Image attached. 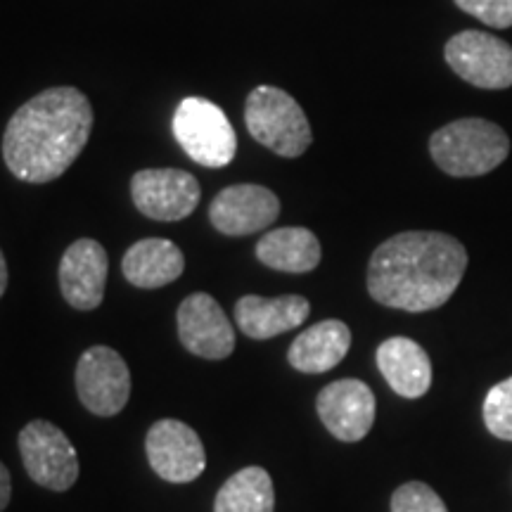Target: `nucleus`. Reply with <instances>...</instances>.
Returning <instances> with one entry per match:
<instances>
[{"label":"nucleus","instance_id":"obj_4","mask_svg":"<svg viewBox=\"0 0 512 512\" xmlns=\"http://www.w3.org/2000/svg\"><path fill=\"white\" fill-rule=\"evenodd\" d=\"M245 124L249 136L280 157H302L313 140L299 102L275 86H259L249 93Z\"/></svg>","mask_w":512,"mask_h":512},{"label":"nucleus","instance_id":"obj_3","mask_svg":"<svg viewBox=\"0 0 512 512\" xmlns=\"http://www.w3.org/2000/svg\"><path fill=\"white\" fill-rule=\"evenodd\" d=\"M430 155L448 176H484L510 155V138L486 119H458L434 131Z\"/></svg>","mask_w":512,"mask_h":512},{"label":"nucleus","instance_id":"obj_13","mask_svg":"<svg viewBox=\"0 0 512 512\" xmlns=\"http://www.w3.org/2000/svg\"><path fill=\"white\" fill-rule=\"evenodd\" d=\"M316 408L323 425L339 441H361L373 430L375 396L361 380H337L320 389Z\"/></svg>","mask_w":512,"mask_h":512},{"label":"nucleus","instance_id":"obj_1","mask_svg":"<svg viewBox=\"0 0 512 512\" xmlns=\"http://www.w3.org/2000/svg\"><path fill=\"white\" fill-rule=\"evenodd\" d=\"M467 268L463 242L437 230H408L370 256L368 292L377 304L411 313L444 306Z\"/></svg>","mask_w":512,"mask_h":512},{"label":"nucleus","instance_id":"obj_10","mask_svg":"<svg viewBox=\"0 0 512 512\" xmlns=\"http://www.w3.org/2000/svg\"><path fill=\"white\" fill-rule=\"evenodd\" d=\"M131 197L147 219L183 221L200 204V183L181 169H145L131 178Z\"/></svg>","mask_w":512,"mask_h":512},{"label":"nucleus","instance_id":"obj_9","mask_svg":"<svg viewBox=\"0 0 512 512\" xmlns=\"http://www.w3.org/2000/svg\"><path fill=\"white\" fill-rule=\"evenodd\" d=\"M147 460L164 482H195L207 467L202 439L181 420H157L145 439Z\"/></svg>","mask_w":512,"mask_h":512},{"label":"nucleus","instance_id":"obj_22","mask_svg":"<svg viewBox=\"0 0 512 512\" xmlns=\"http://www.w3.org/2000/svg\"><path fill=\"white\" fill-rule=\"evenodd\" d=\"M392 512H448L446 503L432 486L408 482L399 486L392 496Z\"/></svg>","mask_w":512,"mask_h":512},{"label":"nucleus","instance_id":"obj_7","mask_svg":"<svg viewBox=\"0 0 512 512\" xmlns=\"http://www.w3.org/2000/svg\"><path fill=\"white\" fill-rule=\"evenodd\" d=\"M446 62L460 79L486 91L512 86V48L484 31H460L446 43Z\"/></svg>","mask_w":512,"mask_h":512},{"label":"nucleus","instance_id":"obj_25","mask_svg":"<svg viewBox=\"0 0 512 512\" xmlns=\"http://www.w3.org/2000/svg\"><path fill=\"white\" fill-rule=\"evenodd\" d=\"M5 287H8V264H5L3 249H0V297L5 294Z\"/></svg>","mask_w":512,"mask_h":512},{"label":"nucleus","instance_id":"obj_8","mask_svg":"<svg viewBox=\"0 0 512 512\" xmlns=\"http://www.w3.org/2000/svg\"><path fill=\"white\" fill-rule=\"evenodd\" d=\"M76 392L83 406L100 418H112L126 408L131 396V373L119 351L91 347L76 366Z\"/></svg>","mask_w":512,"mask_h":512},{"label":"nucleus","instance_id":"obj_12","mask_svg":"<svg viewBox=\"0 0 512 512\" xmlns=\"http://www.w3.org/2000/svg\"><path fill=\"white\" fill-rule=\"evenodd\" d=\"M280 216V200L264 185H230L214 197L209 207V221L219 233L252 235L273 226Z\"/></svg>","mask_w":512,"mask_h":512},{"label":"nucleus","instance_id":"obj_16","mask_svg":"<svg viewBox=\"0 0 512 512\" xmlns=\"http://www.w3.org/2000/svg\"><path fill=\"white\" fill-rule=\"evenodd\" d=\"M311 313L309 299L299 294H283V297H256L247 294L235 304V320L240 330L252 339H271L287 330L299 328Z\"/></svg>","mask_w":512,"mask_h":512},{"label":"nucleus","instance_id":"obj_6","mask_svg":"<svg viewBox=\"0 0 512 512\" xmlns=\"http://www.w3.org/2000/svg\"><path fill=\"white\" fill-rule=\"evenodd\" d=\"M19 456L36 484L50 491L72 489L79 479V456L67 434L48 420H34L19 432Z\"/></svg>","mask_w":512,"mask_h":512},{"label":"nucleus","instance_id":"obj_17","mask_svg":"<svg viewBox=\"0 0 512 512\" xmlns=\"http://www.w3.org/2000/svg\"><path fill=\"white\" fill-rule=\"evenodd\" d=\"M351 347V330L342 320H320L292 342L287 361L299 373H328L342 363Z\"/></svg>","mask_w":512,"mask_h":512},{"label":"nucleus","instance_id":"obj_2","mask_svg":"<svg viewBox=\"0 0 512 512\" xmlns=\"http://www.w3.org/2000/svg\"><path fill=\"white\" fill-rule=\"evenodd\" d=\"M91 128L93 107L79 88H48L12 114L3 136V159L19 181L50 183L76 162Z\"/></svg>","mask_w":512,"mask_h":512},{"label":"nucleus","instance_id":"obj_15","mask_svg":"<svg viewBox=\"0 0 512 512\" xmlns=\"http://www.w3.org/2000/svg\"><path fill=\"white\" fill-rule=\"evenodd\" d=\"M377 368L389 387L403 399H420L432 387L427 351L408 337H389L377 349Z\"/></svg>","mask_w":512,"mask_h":512},{"label":"nucleus","instance_id":"obj_14","mask_svg":"<svg viewBox=\"0 0 512 512\" xmlns=\"http://www.w3.org/2000/svg\"><path fill=\"white\" fill-rule=\"evenodd\" d=\"M110 259L98 240L83 238L67 247L60 261V290L69 306L93 311L102 304Z\"/></svg>","mask_w":512,"mask_h":512},{"label":"nucleus","instance_id":"obj_18","mask_svg":"<svg viewBox=\"0 0 512 512\" xmlns=\"http://www.w3.org/2000/svg\"><path fill=\"white\" fill-rule=\"evenodd\" d=\"M121 271L131 285L155 290L178 280L185 271V256L171 240L145 238L128 247Z\"/></svg>","mask_w":512,"mask_h":512},{"label":"nucleus","instance_id":"obj_5","mask_svg":"<svg viewBox=\"0 0 512 512\" xmlns=\"http://www.w3.org/2000/svg\"><path fill=\"white\" fill-rule=\"evenodd\" d=\"M174 136L192 162L207 169H223L235 159L238 136L226 112L204 98H185L176 107Z\"/></svg>","mask_w":512,"mask_h":512},{"label":"nucleus","instance_id":"obj_11","mask_svg":"<svg viewBox=\"0 0 512 512\" xmlns=\"http://www.w3.org/2000/svg\"><path fill=\"white\" fill-rule=\"evenodd\" d=\"M178 337L190 354L209 361H221L235 349L233 325L207 292L190 294L178 306Z\"/></svg>","mask_w":512,"mask_h":512},{"label":"nucleus","instance_id":"obj_24","mask_svg":"<svg viewBox=\"0 0 512 512\" xmlns=\"http://www.w3.org/2000/svg\"><path fill=\"white\" fill-rule=\"evenodd\" d=\"M10 498H12V479H10L8 467L0 463V512L8 508Z\"/></svg>","mask_w":512,"mask_h":512},{"label":"nucleus","instance_id":"obj_19","mask_svg":"<svg viewBox=\"0 0 512 512\" xmlns=\"http://www.w3.org/2000/svg\"><path fill=\"white\" fill-rule=\"evenodd\" d=\"M320 242L309 228L268 230L256 245V259L283 273H309L320 264Z\"/></svg>","mask_w":512,"mask_h":512},{"label":"nucleus","instance_id":"obj_20","mask_svg":"<svg viewBox=\"0 0 512 512\" xmlns=\"http://www.w3.org/2000/svg\"><path fill=\"white\" fill-rule=\"evenodd\" d=\"M275 494L271 475L264 467L235 472L216 494L214 512H273Z\"/></svg>","mask_w":512,"mask_h":512},{"label":"nucleus","instance_id":"obj_21","mask_svg":"<svg viewBox=\"0 0 512 512\" xmlns=\"http://www.w3.org/2000/svg\"><path fill=\"white\" fill-rule=\"evenodd\" d=\"M486 430L503 441H512V377L491 387L484 399Z\"/></svg>","mask_w":512,"mask_h":512},{"label":"nucleus","instance_id":"obj_23","mask_svg":"<svg viewBox=\"0 0 512 512\" xmlns=\"http://www.w3.org/2000/svg\"><path fill=\"white\" fill-rule=\"evenodd\" d=\"M456 5L491 29L512 27V0H456Z\"/></svg>","mask_w":512,"mask_h":512}]
</instances>
